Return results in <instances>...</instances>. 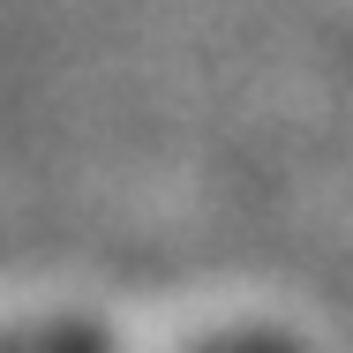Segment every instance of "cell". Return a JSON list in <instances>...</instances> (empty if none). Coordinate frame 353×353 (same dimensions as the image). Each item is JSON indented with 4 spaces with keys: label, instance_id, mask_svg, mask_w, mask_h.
Returning a JSON list of instances; mask_svg holds the SVG:
<instances>
[{
    "label": "cell",
    "instance_id": "7a4b0ae2",
    "mask_svg": "<svg viewBox=\"0 0 353 353\" xmlns=\"http://www.w3.org/2000/svg\"><path fill=\"white\" fill-rule=\"evenodd\" d=\"M203 353H301V339H285L271 323H241V331H218Z\"/></svg>",
    "mask_w": 353,
    "mask_h": 353
},
{
    "label": "cell",
    "instance_id": "6da1fadb",
    "mask_svg": "<svg viewBox=\"0 0 353 353\" xmlns=\"http://www.w3.org/2000/svg\"><path fill=\"white\" fill-rule=\"evenodd\" d=\"M0 353H121L105 323H83V316H46V323H15L0 331Z\"/></svg>",
    "mask_w": 353,
    "mask_h": 353
}]
</instances>
